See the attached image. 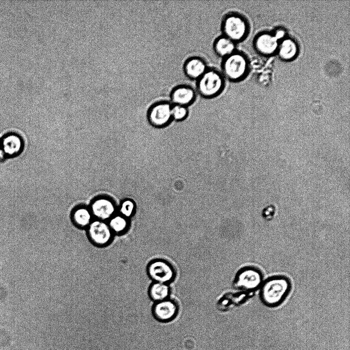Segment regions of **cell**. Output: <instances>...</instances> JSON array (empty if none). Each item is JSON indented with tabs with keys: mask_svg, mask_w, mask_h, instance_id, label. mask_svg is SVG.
Masks as SVG:
<instances>
[{
	"mask_svg": "<svg viewBox=\"0 0 350 350\" xmlns=\"http://www.w3.org/2000/svg\"><path fill=\"white\" fill-rule=\"evenodd\" d=\"M290 289L291 283L286 277L273 276L263 283L260 292L261 299L267 306L275 307L284 300Z\"/></svg>",
	"mask_w": 350,
	"mask_h": 350,
	"instance_id": "cell-1",
	"label": "cell"
},
{
	"mask_svg": "<svg viewBox=\"0 0 350 350\" xmlns=\"http://www.w3.org/2000/svg\"><path fill=\"white\" fill-rule=\"evenodd\" d=\"M225 78L221 72L210 68L196 80V92L204 98H213L219 96L224 90Z\"/></svg>",
	"mask_w": 350,
	"mask_h": 350,
	"instance_id": "cell-2",
	"label": "cell"
},
{
	"mask_svg": "<svg viewBox=\"0 0 350 350\" xmlns=\"http://www.w3.org/2000/svg\"><path fill=\"white\" fill-rule=\"evenodd\" d=\"M248 66V61L244 55L236 51L222 58L220 71L225 79L237 81L245 76Z\"/></svg>",
	"mask_w": 350,
	"mask_h": 350,
	"instance_id": "cell-3",
	"label": "cell"
},
{
	"mask_svg": "<svg viewBox=\"0 0 350 350\" xmlns=\"http://www.w3.org/2000/svg\"><path fill=\"white\" fill-rule=\"evenodd\" d=\"M146 271L153 282L170 284L177 277V271L174 265L163 258H154L148 263Z\"/></svg>",
	"mask_w": 350,
	"mask_h": 350,
	"instance_id": "cell-4",
	"label": "cell"
},
{
	"mask_svg": "<svg viewBox=\"0 0 350 350\" xmlns=\"http://www.w3.org/2000/svg\"><path fill=\"white\" fill-rule=\"evenodd\" d=\"M248 23L244 18L236 12H229L222 18V35L235 43L244 38L248 32Z\"/></svg>",
	"mask_w": 350,
	"mask_h": 350,
	"instance_id": "cell-5",
	"label": "cell"
},
{
	"mask_svg": "<svg viewBox=\"0 0 350 350\" xmlns=\"http://www.w3.org/2000/svg\"><path fill=\"white\" fill-rule=\"evenodd\" d=\"M262 280V274L258 269L254 267H246L237 273L234 284L238 289L249 291L257 288Z\"/></svg>",
	"mask_w": 350,
	"mask_h": 350,
	"instance_id": "cell-6",
	"label": "cell"
},
{
	"mask_svg": "<svg viewBox=\"0 0 350 350\" xmlns=\"http://www.w3.org/2000/svg\"><path fill=\"white\" fill-rule=\"evenodd\" d=\"M179 311L177 301L170 298L155 302L152 308L154 318L159 322L167 323L174 320Z\"/></svg>",
	"mask_w": 350,
	"mask_h": 350,
	"instance_id": "cell-7",
	"label": "cell"
},
{
	"mask_svg": "<svg viewBox=\"0 0 350 350\" xmlns=\"http://www.w3.org/2000/svg\"><path fill=\"white\" fill-rule=\"evenodd\" d=\"M172 107L171 102L167 100L154 103L148 112L149 121L155 126H165L172 118Z\"/></svg>",
	"mask_w": 350,
	"mask_h": 350,
	"instance_id": "cell-8",
	"label": "cell"
},
{
	"mask_svg": "<svg viewBox=\"0 0 350 350\" xmlns=\"http://www.w3.org/2000/svg\"><path fill=\"white\" fill-rule=\"evenodd\" d=\"M197 96V92L191 86L182 84L175 87L171 91L170 97L172 105L187 107L193 104Z\"/></svg>",
	"mask_w": 350,
	"mask_h": 350,
	"instance_id": "cell-9",
	"label": "cell"
},
{
	"mask_svg": "<svg viewBox=\"0 0 350 350\" xmlns=\"http://www.w3.org/2000/svg\"><path fill=\"white\" fill-rule=\"evenodd\" d=\"M88 235L91 240L98 245L107 244L111 240L112 231L103 221L96 220L89 225Z\"/></svg>",
	"mask_w": 350,
	"mask_h": 350,
	"instance_id": "cell-10",
	"label": "cell"
},
{
	"mask_svg": "<svg viewBox=\"0 0 350 350\" xmlns=\"http://www.w3.org/2000/svg\"><path fill=\"white\" fill-rule=\"evenodd\" d=\"M206 60L201 57L194 56L184 61L183 70L186 76L192 80L198 79L208 70Z\"/></svg>",
	"mask_w": 350,
	"mask_h": 350,
	"instance_id": "cell-11",
	"label": "cell"
},
{
	"mask_svg": "<svg viewBox=\"0 0 350 350\" xmlns=\"http://www.w3.org/2000/svg\"><path fill=\"white\" fill-rule=\"evenodd\" d=\"M255 46L260 53L270 55L278 49V40L274 35L267 33H261L256 37Z\"/></svg>",
	"mask_w": 350,
	"mask_h": 350,
	"instance_id": "cell-12",
	"label": "cell"
},
{
	"mask_svg": "<svg viewBox=\"0 0 350 350\" xmlns=\"http://www.w3.org/2000/svg\"><path fill=\"white\" fill-rule=\"evenodd\" d=\"M235 43L226 36L221 35L214 41L213 49L216 54L223 58L236 51Z\"/></svg>",
	"mask_w": 350,
	"mask_h": 350,
	"instance_id": "cell-13",
	"label": "cell"
},
{
	"mask_svg": "<svg viewBox=\"0 0 350 350\" xmlns=\"http://www.w3.org/2000/svg\"><path fill=\"white\" fill-rule=\"evenodd\" d=\"M171 288L169 284L152 282L148 288V295L154 302H159L170 298Z\"/></svg>",
	"mask_w": 350,
	"mask_h": 350,
	"instance_id": "cell-14",
	"label": "cell"
},
{
	"mask_svg": "<svg viewBox=\"0 0 350 350\" xmlns=\"http://www.w3.org/2000/svg\"><path fill=\"white\" fill-rule=\"evenodd\" d=\"M92 210L93 214L101 220L110 218L114 212V207L112 203L106 199H100L95 201L92 204Z\"/></svg>",
	"mask_w": 350,
	"mask_h": 350,
	"instance_id": "cell-15",
	"label": "cell"
},
{
	"mask_svg": "<svg viewBox=\"0 0 350 350\" xmlns=\"http://www.w3.org/2000/svg\"><path fill=\"white\" fill-rule=\"evenodd\" d=\"M280 57L285 60L294 58L297 54L298 48L297 43L292 38H285L278 47Z\"/></svg>",
	"mask_w": 350,
	"mask_h": 350,
	"instance_id": "cell-16",
	"label": "cell"
},
{
	"mask_svg": "<svg viewBox=\"0 0 350 350\" xmlns=\"http://www.w3.org/2000/svg\"><path fill=\"white\" fill-rule=\"evenodd\" d=\"M20 139L14 135L7 136L4 139L2 143L4 151L10 155L17 153L20 150Z\"/></svg>",
	"mask_w": 350,
	"mask_h": 350,
	"instance_id": "cell-17",
	"label": "cell"
},
{
	"mask_svg": "<svg viewBox=\"0 0 350 350\" xmlns=\"http://www.w3.org/2000/svg\"><path fill=\"white\" fill-rule=\"evenodd\" d=\"M73 219L77 225L84 227L90 224L91 216L88 210L85 208H80L75 211Z\"/></svg>",
	"mask_w": 350,
	"mask_h": 350,
	"instance_id": "cell-18",
	"label": "cell"
},
{
	"mask_svg": "<svg viewBox=\"0 0 350 350\" xmlns=\"http://www.w3.org/2000/svg\"><path fill=\"white\" fill-rule=\"evenodd\" d=\"M112 231L116 233H122L127 230L128 222L123 217L117 216L112 218L109 225Z\"/></svg>",
	"mask_w": 350,
	"mask_h": 350,
	"instance_id": "cell-19",
	"label": "cell"
},
{
	"mask_svg": "<svg viewBox=\"0 0 350 350\" xmlns=\"http://www.w3.org/2000/svg\"><path fill=\"white\" fill-rule=\"evenodd\" d=\"M188 114L187 107L178 105H172V117L177 120H181L186 118Z\"/></svg>",
	"mask_w": 350,
	"mask_h": 350,
	"instance_id": "cell-20",
	"label": "cell"
},
{
	"mask_svg": "<svg viewBox=\"0 0 350 350\" xmlns=\"http://www.w3.org/2000/svg\"><path fill=\"white\" fill-rule=\"evenodd\" d=\"M134 208L133 202L130 200H126L122 204L120 212L125 217H129L132 215Z\"/></svg>",
	"mask_w": 350,
	"mask_h": 350,
	"instance_id": "cell-21",
	"label": "cell"
},
{
	"mask_svg": "<svg viewBox=\"0 0 350 350\" xmlns=\"http://www.w3.org/2000/svg\"><path fill=\"white\" fill-rule=\"evenodd\" d=\"M275 208L273 205H270L266 207L263 212V215L264 217H269L273 216L275 213Z\"/></svg>",
	"mask_w": 350,
	"mask_h": 350,
	"instance_id": "cell-22",
	"label": "cell"
},
{
	"mask_svg": "<svg viewBox=\"0 0 350 350\" xmlns=\"http://www.w3.org/2000/svg\"><path fill=\"white\" fill-rule=\"evenodd\" d=\"M285 34L284 30L283 29H278L276 30L274 35L278 40L279 39H283L285 37Z\"/></svg>",
	"mask_w": 350,
	"mask_h": 350,
	"instance_id": "cell-23",
	"label": "cell"
}]
</instances>
